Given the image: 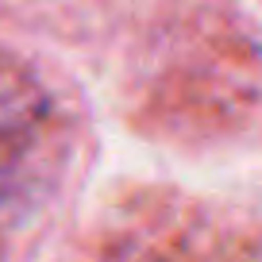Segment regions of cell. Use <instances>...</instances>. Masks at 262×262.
Instances as JSON below:
<instances>
[{
    "label": "cell",
    "mask_w": 262,
    "mask_h": 262,
    "mask_svg": "<svg viewBox=\"0 0 262 262\" xmlns=\"http://www.w3.org/2000/svg\"><path fill=\"white\" fill-rule=\"evenodd\" d=\"M100 139L93 104L50 47L0 31V258L70 231Z\"/></svg>",
    "instance_id": "obj_1"
},
{
    "label": "cell",
    "mask_w": 262,
    "mask_h": 262,
    "mask_svg": "<svg viewBox=\"0 0 262 262\" xmlns=\"http://www.w3.org/2000/svg\"><path fill=\"white\" fill-rule=\"evenodd\" d=\"M143 0H0V31L100 58L135 27Z\"/></svg>",
    "instance_id": "obj_2"
}]
</instances>
